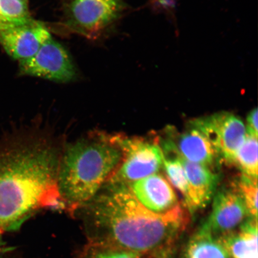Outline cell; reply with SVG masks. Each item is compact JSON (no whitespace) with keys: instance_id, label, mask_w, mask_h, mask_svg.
I'll return each instance as SVG.
<instances>
[{"instance_id":"1","label":"cell","mask_w":258,"mask_h":258,"mask_svg":"<svg viewBox=\"0 0 258 258\" xmlns=\"http://www.w3.org/2000/svg\"><path fill=\"white\" fill-rule=\"evenodd\" d=\"M60 158L43 140L0 145V233L16 230L38 209L64 206L57 184Z\"/></svg>"},{"instance_id":"2","label":"cell","mask_w":258,"mask_h":258,"mask_svg":"<svg viewBox=\"0 0 258 258\" xmlns=\"http://www.w3.org/2000/svg\"><path fill=\"white\" fill-rule=\"evenodd\" d=\"M102 188L85 205L96 223L125 252L140 256L167 253L165 249L188 220L181 206L155 214L139 202L127 186L105 184Z\"/></svg>"},{"instance_id":"3","label":"cell","mask_w":258,"mask_h":258,"mask_svg":"<svg viewBox=\"0 0 258 258\" xmlns=\"http://www.w3.org/2000/svg\"><path fill=\"white\" fill-rule=\"evenodd\" d=\"M122 151L112 135L93 134L67 145L60 158L58 189L64 206H85L120 164Z\"/></svg>"},{"instance_id":"4","label":"cell","mask_w":258,"mask_h":258,"mask_svg":"<svg viewBox=\"0 0 258 258\" xmlns=\"http://www.w3.org/2000/svg\"><path fill=\"white\" fill-rule=\"evenodd\" d=\"M112 138L120 148L122 158L106 184L128 186L138 180L157 173L162 167L163 153L159 144L120 135H112Z\"/></svg>"},{"instance_id":"5","label":"cell","mask_w":258,"mask_h":258,"mask_svg":"<svg viewBox=\"0 0 258 258\" xmlns=\"http://www.w3.org/2000/svg\"><path fill=\"white\" fill-rule=\"evenodd\" d=\"M124 7L122 0H69L61 25L72 33L96 39L120 18Z\"/></svg>"},{"instance_id":"6","label":"cell","mask_w":258,"mask_h":258,"mask_svg":"<svg viewBox=\"0 0 258 258\" xmlns=\"http://www.w3.org/2000/svg\"><path fill=\"white\" fill-rule=\"evenodd\" d=\"M191 125L208 138L218 157L228 163H234L237 151L246 136V125L238 116L221 112L197 118Z\"/></svg>"},{"instance_id":"7","label":"cell","mask_w":258,"mask_h":258,"mask_svg":"<svg viewBox=\"0 0 258 258\" xmlns=\"http://www.w3.org/2000/svg\"><path fill=\"white\" fill-rule=\"evenodd\" d=\"M19 72L22 75L57 83L72 82L77 77L72 57L52 37L45 42L33 56L19 62Z\"/></svg>"},{"instance_id":"8","label":"cell","mask_w":258,"mask_h":258,"mask_svg":"<svg viewBox=\"0 0 258 258\" xmlns=\"http://www.w3.org/2000/svg\"><path fill=\"white\" fill-rule=\"evenodd\" d=\"M214 196L211 214L203 226L218 238L233 233L250 217L234 185L219 189Z\"/></svg>"},{"instance_id":"9","label":"cell","mask_w":258,"mask_h":258,"mask_svg":"<svg viewBox=\"0 0 258 258\" xmlns=\"http://www.w3.org/2000/svg\"><path fill=\"white\" fill-rule=\"evenodd\" d=\"M51 37L46 25L33 19L25 23L0 26V44L19 62L33 56Z\"/></svg>"},{"instance_id":"10","label":"cell","mask_w":258,"mask_h":258,"mask_svg":"<svg viewBox=\"0 0 258 258\" xmlns=\"http://www.w3.org/2000/svg\"><path fill=\"white\" fill-rule=\"evenodd\" d=\"M128 187L139 202L155 214H165L180 205L172 186L160 173L138 180Z\"/></svg>"},{"instance_id":"11","label":"cell","mask_w":258,"mask_h":258,"mask_svg":"<svg viewBox=\"0 0 258 258\" xmlns=\"http://www.w3.org/2000/svg\"><path fill=\"white\" fill-rule=\"evenodd\" d=\"M180 157L188 183L185 205L190 212L194 213L205 208L211 201L217 189L219 177L211 167L190 162Z\"/></svg>"},{"instance_id":"12","label":"cell","mask_w":258,"mask_h":258,"mask_svg":"<svg viewBox=\"0 0 258 258\" xmlns=\"http://www.w3.org/2000/svg\"><path fill=\"white\" fill-rule=\"evenodd\" d=\"M172 142L179 156L190 162L211 167L218 156L208 138L199 129L192 126Z\"/></svg>"},{"instance_id":"13","label":"cell","mask_w":258,"mask_h":258,"mask_svg":"<svg viewBox=\"0 0 258 258\" xmlns=\"http://www.w3.org/2000/svg\"><path fill=\"white\" fill-rule=\"evenodd\" d=\"M257 219L249 218L233 233L217 238L230 258H257Z\"/></svg>"},{"instance_id":"14","label":"cell","mask_w":258,"mask_h":258,"mask_svg":"<svg viewBox=\"0 0 258 258\" xmlns=\"http://www.w3.org/2000/svg\"><path fill=\"white\" fill-rule=\"evenodd\" d=\"M185 258H230L220 243L204 226L187 245Z\"/></svg>"},{"instance_id":"15","label":"cell","mask_w":258,"mask_h":258,"mask_svg":"<svg viewBox=\"0 0 258 258\" xmlns=\"http://www.w3.org/2000/svg\"><path fill=\"white\" fill-rule=\"evenodd\" d=\"M257 137L246 134L243 144L235 155L234 163L243 175L257 179Z\"/></svg>"},{"instance_id":"16","label":"cell","mask_w":258,"mask_h":258,"mask_svg":"<svg viewBox=\"0 0 258 258\" xmlns=\"http://www.w3.org/2000/svg\"><path fill=\"white\" fill-rule=\"evenodd\" d=\"M32 19L28 0H0V26L25 23Z\"/></svg>"},{"instance_id":"17","label":"cell","mask_w":258,"mask_h":258,"mask_svg":"<svg viewBox=\"0 0 258 258\" xmlns=\"http://www.w3.org/2000/svg\"><path fill=\"white\" fill-rule=\"evenodd\" d=\"M234 186L243 199L249 217L257 219V179L242 174Z\"/></svg>"},{"instance_id":"18","label":"cell","mask_w":258,"mask_h":258,"mask_svg":"<svg viewBox=\"0 0 258 258\" xmlns=\"http://www.w3.org/2000/svg\"><path fill=\"white\" fill-rule=\"evenodd\" d=\"M257 109L256 108L251 110L247 115L246 126V134L257 137Z\"/></svg>"},{"instance_id":"19","label":"cell","mask_w":258,"mask_h":258,"mask_svg":"<svg viewBox=\"0 0 258 258\" xmlns=\"http://www.w3.org/2000/svg\"><path fill=\"white\" fill-rule=\"evenodd\" d=\"M139 256H140L121 251L100 253L96 254L94 258H138ZM161 258H168V256H164Z\"/></svg>"},{"instance_id":"20","label":"cell","mask_w":258,"mask_h":258,"mask_svg":"<svg viewBox=\"0 0 258 258\" xmlns=\"http://www.w3.org/2000/svg\"><path fill=\"white\" fill-rule=\"evenodd\" d=\"M151 1H152L153 2H154L155 3H160V6H161V4H162L163 2L166 3V5L167 4V2L166 0H151Z\"/></svg>"}]
</instances>
